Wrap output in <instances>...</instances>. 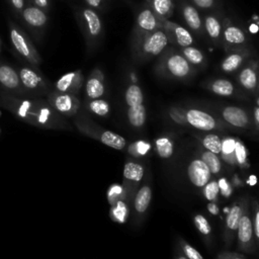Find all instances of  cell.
<instances>
[{
    "label": "cell",
    "mask_w": 259,
    "mask_h": 259,
    "mask_svg": "<svg viewBox=\"0 0 259 259\" xmlns=\"http://www.w3.org/2000/svg\"><path fill=\"white\" fill-rule=\"evenodd\" d=\"M152 197V190L149 186H143L137 193L135 198V208L138 212H144L149 206Z\"/></svg>",
    "instance_id": "obj_26"
},
{
    "label": "cell",
    "mask_w": 259,
    "mask_h": 259,
    "mask_svg": "<svg viewBox=\"0 0 259 259\" xmlns=\"http://www.w3.org/2000/svg\"><path fill=\"white\" fill-rule=\"evenodd\" d=\"M30 105L31 103L28 101V100H24L21 102L19 108H18V114L21 116V117H25L29 108H30Z\"/></svg>",
    "instance_id": "obj_42"
},
{
    "label": "cell",
    "mask_w": 259,
    "mask_h": 259,
    "mask_svg": "<svg viewBox=\"0 0 259 259\" xmlns=\"http://www.w3.org/2000/svg\"><path fill=\"white\" fill-rule=\"evenodd\" d=\"M0 52H1V47H0Z\"/></svg>",
    "instance_id": "obj_56"
},
{
    "label": "cell",
    "mask_w": 259,
    "mask_h": 259,
    "mask_svg": "<svg viewBox=\"0 0 259 259\" xmlns=\"http://www.w3.org/2000/svg\"><path fill=\"white\" fill-rule=\"evenodd\" d=\"M202 145L207 151L211 153L219 154L222 152V146H223L222 140L214 134L206 135L202 140Z\"/></svg>",
    "instance_id": "obj_31"
},
{
    "label": "cell",
    "mask_w": 259,
    "mask_h": 259,
    "mask_svg": "<svg viewBox=\"0 0 259 259\" xmlns=\"http://www.w3.org/2000/svg\"><path fill=\"white\" fill-rule=\"evenodd\" d=\"M0 114H1V113H0Z\"/></svg>",
    "instance_id": "obj_57"
},
{
    "label": "cell",
    "mask_w": 259,
    "mask_h": 259,
    "mask_svg": "<svg viewBox=\"0 0 259 259\" xmlns=\"http://www.w3.org/2000/svg\"><path fill=\"white\" fill-rule=\"evenodd\" d=\"M235 259H242V258H235Z\"/></svg>",
    "instance_id": "obj_54"
},
{
    "label": "cell",
    "mask_w": 259,
    "mask_h": 259,
    "mask_svg": "<svg viewBox=\"0 0 259 259\" xmlns=\"http://www.w3.org/2000/svg\"><path fill=\"white\" fill-rule=\"evenodd\" d=\"M178 51L186 59V61L196 70L204 69L206 67V56L200 49L193 46H188L184 48H179Z\"/></svg>",
    "instance_id": "obj_19"
},
{
    "label": "cell",
    "mask_w": 259,
    "mask_h": 259,
    "mask_svg": "<svg viewBox=\"0 0 259 259\" xmlns=\"http://www.w3.org/2000/svg\"><path fill=\"white\" fill-rule=\"evenodd\" d=\"M161 28L160 19L154 14L151 8L147 4H143L137 13L135 24L133 27L131 44L135 42L139 38Z\"/></svg>",
    "instance_id": "obj_4"
},
{
    "label": "cell",
    "mask_w": 259,
    "mask_h": 259,
    "mask_svg": "<svg viewBox=\"0 0 259 259\" xmlns=\"http://www.w3.org/2000/svg\"><path fill=\"white\" fill-rule=\"evenodd\" d=\"M0 83L8 89L18 88L20 84L19 75L12 67L5 64L0 65Z\"/></svg>",
    "instance_id": "obj_21"
},
{
    "label": "cell",
    "mask_w": 259,
    "mask_h": 259,
    "mask_svg": "<svg viewBox=\"0 0 259 259\" xmlns=\"http://www.w3.org/2000/svg\"><path fill=\"white\" fill-rule=\"evenodd\" d=\"M100 141L104 145L111 147L115 150H121L125 146V140L121 136H119L113 132H109V131L102 133V135L100 137Z\"/></svg>",
    "instance_id": "obj_28"
},
{
    "label": "cell",
    "mask_w": 259,
    "mask_h": 259,
    "mask_svg": "<svg viewBox=\"0 0 259 259\" xmlns=\"http://www.w3.org/2000/svg\"><path fill=\"white\" fill-rule=\"evenodd\" d=\"M242 214V208L239 205H234L227 215V227L230 230H237Z\"/></svg>",
    "instance_id": "obj_33"
},
{
    "label": "cell",
    "mask_w": 259,
    "mask_h": 259,
    "mask_svg": "<svg viewBox=\"0 0 259 259\" xmlns=\"http://www.w3.org/2000/svg\"><path fill=\"white\" fill-rule=\"evenodd\" d=\"M187 174L190 182L197 186L203 187L210 179V171L201 159L191 161L187 167Z\"/></svg>",
    "instance_id": "obj_13"
},
{
    "label": "cell",
    "mask_w": 259,
    "mask_h": 259,
    "mask_svg": "<svg viewBox=\"0 0 259 259\" xmlns=\"http://www.w3.org/2000/svg\"><path fill=\"white\" fill-rule=\"evenodd\" d=\"M219 184V187H220V190L222 191V193L225 195V196H229L232 192V188H231V185L230 183L225 179V178H221L218 182Z\"/></svg>",
    "instance_id": "obj_40"
},
{
    "label": "cell",
    "mask_w": 259,
    "mask_h": 259,
    "mask_svg": "<svg viewBox=\"0 0 259 259\" xmlns=\"http://www.w3.org/2000/svg\"><path fill=\"white\" fill-rule=\"evenodd\" d=\"M196 8L206 11H214L218 7V0H188Z\"/></svg>",
    "instance_id": "obj_35"
},
{
    "label": "cell",
    "mask_w": 259,
    "mask_h": 259,
    "mask_svg": "<svg viewBox=\"0 0 259 259\" xmlns=\"http://www.w3.org/2000/svg\"><path fill=\"white\" fill-rule=\"evenodd\" d=\"M89 108L92 112H94L95 114L99 115V116H104L109 112V104L107 101L103 100V99H92L89 103Z\"/></svg>",
    "instance_id": "obj_34"
},
{
    "label": "cell",
    "mask_w": 259,
    "mask_h": 259,
    "mask_svg": "<svg viewBox=\"0 0 259 259\" xmlns=\"http://www.w3.org/2000/svg\"><path fill=\"white\" fill-rule=\"evenodd\" d=\"M83 77L81 71L68 72L60 77L56 82V88L60 92H68V91H76L82 85Z\"/></svg>",
    "instance_id": "obj_16"
},
{
    "label": "cell",
    "mask_w": 259,
    "mask_h": 259,
    "mask_svg": "<svg viewBox=\"0 0 259 259\" xmlns=\"http://www.w3.org/2000/svg\"><path fill=\"white\" fill-rule=\"evenodd\" d=\"M256 104H257V106L259 107V96H258L257 99H256Z\"/></svg>",
    "instance_id": "obj_51"
},
{
    "label": "cell",
    "mask_w": 259,
    "mask_h": 259,
    "mask_svg": "<svg viewBox=\"0 0 259 259\" xmlns=\"http://www.w3.org/2000/svg\"><path fill=\"white\" fill-rule=\"evenodd\" d=\"M10 4L12 5V7L16 10L21 12L23 7H24V0H9Z\"/></svg>",
    "instance_id": "obj_46"
},
{
    "label": "cell",
    "mask_w": 259,
    "mask_h": 259,
    "mask_svg": "<svg viewBox=\"0 0 259 259\" xmlns=\"http://www.w3.org/2000/svg\"><path fill=\"white\" fill-rule=\"evenodd\" d=\"M156 150L161 158H170L173 155V144L168 138H159L156 140Z\"/></svg>",
    "instance_id": "obj_30"
},
{
    "label": "cell",
    "mask_w": 259,
    "mask_h": 259,
    "mask_svg": "<svg viewBox=\"0 0 259 259\" xmlns=\"http://www.w3.org/2000/svg\"><path fill=\"white\" fill-rule=\"evenodd\" d=\"M185 119L191 126L201 131H211L217 125L212 115L196 108L188 109L185 112Z\"/></svg>",
    "instance_id": "obj_12"
},
{
    "label": "cell",
    "mask_w": 259,
    "mask_h": 259,
    "mask_svg": "<svg viewBox=\"0 0 259 259\" xmlns=\"http://www.w3.org/2000/svg\"><path fill=\"white\" fill-rule=\"evenodd\" d=\"M222 48L226 53L252 48L247 32L240 25L234 23L229 17L226 16L224 17Z\"/></svg>",
    "instance_id": "obj_3"
},
{
    "label": "cell",
    "mask_w": 259,
    "mask_h": 259,
    "mask_svg": "<svg viewBox=\"0 0 259 259\" xmlns=\"http://www.w3.org/2000/svg\"><path fill=\"white\" fill-rule=\"evenodd\" d=\"M77 101L70 94H59L55 97L54 105L60 112H70L76 107Z\"/></svg>",
    "instance_id": "obj_27"
},
{
    "label": "cell",
    "mask_w": 259,
    "mask_h": 259,
    "mask_svg": "<svg viewBox=\"0 0 259 259\" xmlns=\"http://www.w3.org/2000/svg\"><path fill=\"white\" fill-rule=\"evenodd\" d=\"M85 2L87 3V5L91 8H95V9H101V7L103 6L104 0H85Z\"/></svg>",
    "instance_id": "obj_45"
},
{
    "label": "cell",
    "mask_w": 259,
    "mask_h": 259,
    "mask_svg": "<svg viewBox=\"0 0 259 259\" xmlns=\"http://www.w3.org/2000/svg\"><path fill=\"white\" fill-rule=\"evenodd\" d=\"M194 224H195L197 230L203 235H208L211 232V228H210L207 220L202 214H196L194 217Z\"/></svg>",
    "instance_id": "obj_37"
},
{
    "label": "cell",
    "mask_w": 259,
    "mask_h": 259,
    "mask_svg": "<svg viewBox=\"0 0 259 259\" xmlns=\"http://www.w3.org/2000/svg\"><path fill=\"white\" fill-rule=\"evenodd\" d=\"M178 259H188V258H186V257H184V256H181V257H179Z\"/></svg>",
    "instance_id": "obj_52"
},
{
    "label": "cell",
    "mask_w": 259,
    "mask_h": 259,
    "mask_svg": "<svg viewBox=\"0 0 259 259\" xmlns=\"http://www.w3.org/2000/svg\"><path fill=\"white\" fill-rule=\"evenodd\" d=\"M253 57H255V51L253 48L236 50L226 53V56L220 63V69L225 74H235L250 58Z\"/></svg>",
    "instance_id": "obj_9"
},
{
    "label": "cell",
    "mask_w": 259,
    "mask_h": 259,
    "mask_svg": "<svg viewBox=\"0 0 259 259\" xmlns=\"http://www.w3.org/2000/svg\"><path fill=\"white\" fill-rule=\"evenodd\" d=\"M127 117L133 126H142L146 121V108L144 104L130 106L127 109Z\"/></svg>",
    "instance_id": "obj_25"
},
{
    "label": "cell",
    "mask_w": 259,
    "mask_h": 259,
    "mask_svg": "<svg viewBox=\"0 0 259 259\" xmlns=\"http://www.w3.org/2000/svg\"><path fill=\"white\" fill-rule=\"evenodd\" d=\"M123 176L132 181H140L144 176V167L138 163L128 162L123 167Z\"/></svg>",
    "instance_id": "obj_29"
},
{
    "label": "cell",
    "mask_w": 259,
    "mask_h": 259,
    "mask_svg": "<svg viewBox=\"0 0 259 259\" xmlns=\"http://www.w3.org/2000/svg\"><path fill=\"white\" fill-rule=\"evenodd\" d=\"M236 80L244 90L256 91L259 83V59L250 58L237 72Z\"/></svg>",
    "instance_id": "obj_8"
},
{
    "label": "cell",
    "mask_w": 259,
    "mask_h": 259,
    "mask_svg": "<svg viewBox=\"0 0 259 259\" xmlns=\"http://www.w3.org/2000/svg\"><path fill=\"white\" fill-rule=\"evenodd\" d=\"M34 1V3H35V5L38 7V8H40V9H42V10H48L49 8V0H33Z\"/></svg>",
    "instance_id": "obj_47"
},
{
    "label": "cell",
    "mask_w": 259,
    "mask_h": 259,
    "mask_svg": "<svg viewBox=\"0 0 259 259\" xmlns=\"http://www.w3.org/2000/svg\"><path fill=\"white\" fill-rule=\"evenodd\" d=\"M235 144H236V142L232 139H228L225 142H223V146H222L223 153L225 155H228V154H231V152H234Z\"/></svg>",
    "instance_id": "obj_41"
},
{
    "label": "cell",
    "mask_w": 259,
    "mask_h": 259,
    "mask_svg": "<svg viewBox=\"0 0 259 259\" xmlns=\"http://www.w3.org/2000/svg\"><path fill=\"white\" fill-rule=\"evenodd\" d=\"M145 4L159 19H170L176 7L174 0H145Z\"/></svg>",
    "instance_id": "obj_18"
},
{
    "label": "cell",
    "mask_w": 259,
    "mask_h": 259,
    "mask_svg": "<svg viewBox=\"0 0 259 259\" xmlns=\"http://www.w3.org/2000/svg\"><path fill=\"white\" fill-rule=\"evenodd\" d=\"M253 115H254V119L256 120V122L259 124V107L256 106L253 110Z\"/></svg>",
    "instance_id": "obj_50"
},
{
    "label": "cell",
    "mask_w": 259,
    "mask_h": 259,
    "mask_svg": "<svg viewBox=\"0 0 259 259\" xmlns=\"http://www.w3.org/2000/svg\"><path fill=\"white\" fill-rule=\"evenodd\" d=\"M223 118L230 124L237 127H244L249 122V117L247 112L239 106H226L222 110Z\"/></svg>",
    "instance_id": "obj_15"
},
{
    "label": "cell",
    "mask_w": 259,
    "mask_h": 259,
    "mask_svg": "<svg viewBox=\"0 0 259 259\" xmlns=\"http://www.w3.org/2000/svg\"><path fill=\"white\" fill-rule=\"evenodd\" d=\"M169 40L162 28H159L131 44L132 58L137 64H143L159 57L168 47Z\"/></svg>",
    "instance_id": "obj_2"
},
{
    "label": "cell",
    "mask_w": 259,
    "mask_h": 259,
    "mask_svg": "<svg viewBox=\"0 0 259 259\" xmlns=\"http://www.w3.org/2000/svg\"><path fill=\"white\" fill-rule=\"evenodd\" d=\"M201 160L206 164L211 174H217L221 171V161L218 158L217 154L211 153L209 151H206L202 154Z\"/></svg>",
    "instance_id": "obj_32"
},
{
    "label": "cell",
    "mask_w": 259,
    "mask_h": 259,
    "mask_svg": "<svg viewBox=\"0 0 259 259\" xmlns=\"http://www.w3.org/2000/svg\"><path fill=\"white\" fill-rule=\"evenodd\" d=\"M207 88L219 96H232L236 88L234 83L226 78H215L207 83Z\"/></svg>",
    "instance_id": "obj_20"
},
{
    "label": "cell",
    "mask_w": 259,
    "mask_h": 259,
    "mask_svg": "<svg viewBox=\"0 0 259 259\" xmlns=\"http://www.w3.org/2000/svg\"><path fill=\"white\" fill-rule=\"evenodd\" d=\"M160 21L161 28L166 33L169 44H172L177 49L193 46L194 37L189 29L170 19H160Z\"/></svg>",
    "instance_id": "obj_6"
},
{
    "label": "cell",
    "mask_w": 259,
    "mask_h": 259,
    "mask_svg": "<svg viewBox=\"0 0 259 259\" xmlns=\"http://www.w3.org/2000/svg\"><path fill=\"white\" fill-rule=\"evenodd\" d=\"M50 114H51L50 109H48V108H41V109H40V112H39V114H38V121H39L40 123H46V121L48 120Z\"/></svg>",
    "instance_id": "obj_44"
},
{
    "label": "cell",
    "mask_w": 259,
    "mask_h": 259,
    "mask_svg": "<svg viewBox=\"0 0 259 259\" xmlns=\"http://www.w3.org/2000/svg\"><path fill=\"white\" fill-rule=\"evenodd\" d=\"M81 25L89 48H94L103 34V23L93 8H84L80 14Z\"/></svg>",
    "instance_id": "obj_5"
},
{
    "label": "cell",
    "mask_w": 259,
    "mask_h": 259,
    "mask_svg": "<svg viewBox=\"0 0 259 259\" xmlns=\"http://www.w3.org/2000/svg\"><path fill=\"white\" fill-rule=\"evenodd\" d=\"M238 238L242 244H248L251 241L253 234L252 222L248 215L242 214L238 226Z\"/></svg>",
    "instance_id": "obj_23"
},
{
    "label": "cell",
    "mask_w": 259,
    "mask_h": 259,
    "mask_svg": "<svg viewBox=\"0 0 259 259\" xmlns=\"http://www.w3.org/2000/svg\"><path fill=\"white\" fill-rule=\"evenodd\" d=\"M257 90H259V83H258V87H257Z\"/></svg>",
    "instance_id": "obj_53"
},
{
    "label": "cell",
    "mask_w": 259,
    "mask_h": 259,
    "mask_svg": "<svg viewBox=\"0 0 259 259\" xmlns=\"http://www.w3.org/2000/svg\"><path fill=\"white\" fill-rule=\"evenodd\" d=\"M254 221H255V234L259 239V210H257Z\"/></svg>",
    "instance_id": "obj_48"
},
{
    "label": "cell",
    "mask_w": 259,
    "mask_h": 259,
    "mask_svg": "<svg viewBox=\"0 0 259 259\" xmlns=\"http://www.w3.org/2000/svg\"><path fill=\"white\" fill-rule=\"evenodd\" d=\"M184 252L188 259H203L200 253L190 245L184 244Z\"/></svg>",
    "instance_id": "obj_39"
},
{
    "label": "cell",
    "mask_w": 259,
    "mask_h": 259,
    "mask_svg": "<svg viewBox=\"0 0 259 259\" xmlns=\"http://www.w3.org/2000/svg\"><path fill=\"white\" fill-rule=\"evenodd\" d=\"M21 16L24 21L33 28H41L47 24L48 16L46 12L37 6H28L23 8Z\"/></svg>",
    "instance_id": "obj_17"
},
{
    "label": "cell",
    "mask_w": 259,
    "mask_h": 259,
    "mask_svg": "<svg viewBox=\"0 0 259 259\" xmlns=\"http://www.w3.org/2000/svg\"><path fill=\"white\" fill-rule=\"evenodd\" d=\"M234 152L236 154V158H237L238 162L243 164L245 162V160H246V150H245L244 146L240 142H236Z\"/></svg>",
    "instance_id": "obj_38"
},
{
    "label": "cell",
    "mask_w": 259,
    "mask_h": 259,
    "mask_svg": "<svg viewBox=\"0 0 259 259\" xmlns=\"http://www.w3.org/2000/svg\"><path fill=\"white\" fill-rule=\"evenodd\" d=\"M18 75L22 85L28 89H35L41 83L40 76L30 68H21Z\"/></svg>",
    "instance_id": "obj_22"
},
{
    "label": "cell",
    "mask_w": 259,
    "mask_h": 259,
    "mask_svg": "<svg viewBox=\"0 0 259 259\" xmlns=\"http://www.w3.org/2000/svg\"><path fill=\"white\" fill-rule=\"evenodd\" d=\"M219 192H220V187H219V184H218L217 181L213 180V181L207 182L204 185L203 193H204V196H205L206 199H208V200L215 199Z\"/></svg>",
    "instance_id": "obj_36"
},
{
    "label": "cell",
    "mask_w": 259,
    "mask_h": 259,
    "mask_svg": "<svg viewBox=\"0 0 259 259\" xmlns=\"http://www.w3.org/2000/svg\"><path fill=\"white\" fill-rule=\"evenodd\" d=\"M124 99L126 104L130 106H136L143 104L144 101V95L141 87L137 85L136 83H133L128 85V87L125 90L124 93Z\"/></svg>",
    "instance_id": "obj_24"
},
{
    "label": "cell",
    "mask_w": 259,
    "mask_h": 259,
    "mask_svg": "<svg viewBox=\"0 0 259 259\" xmlns=\"http://www.w3.org/2000/svg\"><path fill=\"white\" fill-rule=\"evenodd\" d=\"M0 47H1V39H0Z\"/></svg>",
    "instance_id": "obj_55"
},
{
    "label": "cell",
    "mask_w": 259,
    "mask_h": 259,
    "mask_svg": "<svg viewBox=\"0 0 259 259\" xmlns=\"http://www.w3.org/2000/svg\"><path fill=\"white\" fill-rule=\"evenodd\" d=\"M178 9L188 29L197 36H203L202 16L198 12V9L188 0H178Z\"/></svg>",
    "instance_id": "obj_11"
},
{
    "label": "cell",
    "mask_w": 259,
    "mask_h": 259,
    "mask_svg": "<svg viewBox=\"0 0 259 259\" xmlns=\"http://www.w3.org/2000/svg\"><path fill=\"white\" fill-rule=\"evenodd\" d=\"M104 75L102 71L95 68L86 82V94L90 99H97L104 94Z\"/></svg>",
    "instance_id": "obj_14"
},
{
    "label": "cell",
    "mask_w": 259,
    "mask_h": 259,
    "mask_svg": "<svg viewBox=\"0 0 259 259\" xmlns=\"http://www.w3.org/2000/svg\"><path fill=\"white\" fill-rule=\"evenodd\" d=\"M224 17L219 11H209L202 16L203 31L209 41L218 47L222 48V33L224 26Z\"/></svg>",
    "instance_id": "obj_10"
},
{
    "label": "cell",
    "mask_w": 259,
    "mask_h": 259,
    "mask_svg": "<svg viewBox=\"0 0 259 259\" xmlns=\"http://www.w3.org/2000/svg\"><path fill=\"white\" fill-rule=\"evenodd\" d=\"M10 39L15 51L20 54L26 61L37 66L41 60L32 42L16 26L10 25Z\"/></svg>",
    "instance_id": "obj_7"
},
{
    "label": "cell",
    "mask_w": 259,
    "mask_h": 259,
    "mask_svg": "<svg viewBox=\"0 0 259 259\" xmlns=\"http://www.w3.org/2000/svg\"><path fill=\"white\" fill-rule=\"evenodd\" d=\"M154 71L160 77L180 81L189 80L197 72L175 47H167L165 49L158 57Z\"/></svg>",
    "instance_id": "obj_1"
},
{
    "label": "cell",
    "mask_w": 259,
    "mask_h": 259,
    "mask_svg": "<svg viewBox=\"0 0 259 259\" xmlns=\"http://www.w3.org/2000/svg\"><path fill=\"white\" fill-rule=\"evenodd\" d=\"M170 115H171V117H172L175 121H177V122H183L184 120H186V119H185V114L183 115L182 112H181L180 110L176 109V108H174V109H172V110L170 111Z\"/></svg>",
    "instance_id": "obj_43"
},
{
    "label": "cell",
    "mask_w": 259,
    "mask_h": 259,
    "mask_svg": "<svg viewBox=\"0 0 259 259\" xmlns=\"http://www.w3.org/2000/svg\"><path fill=\"white\" fill-rule=\"evenodd\" d=\"M207 208H208V210H209L212 214H218V213H219V207H218L214 203H209V204L207 205Z\"/></svg>",
    "instance_id": "obj_49"
}]
</instances>
